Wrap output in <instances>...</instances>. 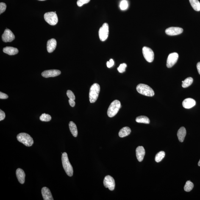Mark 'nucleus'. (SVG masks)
<instances>
[{
	"instance_id": "obj_36",
	"label": "nucleus",
	"mask_w": 200,
	"mask_h": 200,
	"mask_svg": "<svg viewBox=\"0 0 200 200\" xmlns=\"http://www.w3.org/2000/svg\"><path fill=\"white\" fill-rule=\"evenodd\" d=\"M8 98V96L6 94L1 93H0V99H7Z\"/></svg>"
},
{
	"instance_id": "obj_33",
	"label": "nucleus",
	"mask_w": 200,
	"mask_h": 200,
	"mask_svg": "<svg viewBox=\"0 0 200 200\" xmlns=\"http://www.w3.org/2000/svg\"><path fill=\"white\" fill-rule=\"evenodd\" d=\"M6 8H7V5L5 3L3 2L0 3V14H1L5 11Z\"/></svg>"
},
{
	"instance_id": "obj_6",
	"label": "nucleus",
	"mask_w": 200,
	"mask_h": 200,
	"mask_svg": "<svg viewBox=\"0 0 200 200\" xmlns=\"http://www.w3.org/2000/svg\"><path fill=\"white\" fill-rule=\"evenodd\" d=\"M45 21L51 25H55L58 22V19L57 14L54 12H49L44 15Z\"/></svg>"
},
{
	"instance_id": "obj_39",
	"label": "nucleus",
	"mask_w": 200,
	"mask_h": 200,
	"mask_svg": "<svg viewBox=\"0 0 200 200\" xmlns=\"http://www.w3.org/2000/svg\"><path fill=\"white\" fill-rule=\"evenodd\" d=\"M198 165L199 166H200V160H199V162H198Z\"/></svg>"
},
{
	"instance_id": "obj_34",
	"label": "nucleus",
	"mask_w": 200,
	"mask_h": 200,
	"mask_svg": "<svg viewBox=\"0 0 200 200\" xmlns=\"http://www.w3.org/2000/svg\"><path fill=\"white\" fill-rule=\"evenodd\" d=\"M114 64V62L112 59H110L109 61H107V66L108 68H110L113 66Z\"/></svg>"
},
{
	"instance_id": "obj_40",
	"label": "nucleus",
	"mask_w": 200,
	"mask_h": 200,
	"mask_svg": "<svg viewBox=\"0 0 200 200\" xmlns=\"http://www.w3.org/2000/svg\"><path fill=\"white\" fill-rule=\"evenodd\" d=\"M39 1H45V0H39Z\"/></svg>"
},
{
	"instance_id": "obj_24",
	"label": "nucleus",
	"mask_w": 200,
	"mask_h": 200,
	"mask_svg": "<svg viewBox=\"0 0 200 200\" xmlns=\"http://www.w3.org/2000/svg\"><path fill=\"white\" fill-rule=\"evenodd\" d=\"M190 4L196 11H200V3L198 0H189Z\"/></svg>"
},
{
	"instance_id": "obj_22",
	"label": "nucleus",
	"mask_w": 200,
	"mask_h": 200,
	"mask_svg": "<svg viewBox=\"0 0 200 200\" xmlns=\"http://www.w3.org/2000/svg\"><path fill=\"white\" fill-rule=\"evenodd\" d=\"M69 128L70 131L73 137H76L78 134V131L76 125L72 121H71L69 123Z\"/></svg>"
},
{
	"instance_id": "obj_7",
	"label": "nucleus",
	"mask_w": 200,
	"mask_h": 200,
	"mask_svg": "<svg viewBox=\"0 0 200 200\" xmlns=\"http://www.w3.org/2000/svg\"><path fill=\"white\" fill-rule=\"evenodd\" d=\"M109 33V25L107 23H104L100 28L99 31V35L100 40L101 41H105L108 37Z\"/></svg>"
},
{
	"instance_id": "obj_9",
	"label": "nucleus",
	"mask_w": 200,
	"mask_h": 200,
	"mask_svg": "<svg viewBox=\"0 0 200 200\" xmlns=\"http://www.w3.org/2000/svg\"><path fill=\"white\" fill-rule=\"evenodd\" d=\"M104 184L106 188L112 191L114 190L115 186V181L113 177L110 175H107L104 178Z\"/></svg>"
},
{
	"instance_id": "obj_18",
	"label": "nucleus",
	"mask_w": 200,
	"mask_h": 200,
	"mask_svg": "<svg viewBox=\"0 0 200 200\" xmlns=\"http://www.w3.org/2000/svg\"><path fill=\"white\" fill-rule=\"evenodd\" d=\"M16 175L19 182L21 184H24L26 176L24 171L21 168H18L16 171Z\"/></svg>"
},
{
	"instance_id": "obj_17",
	"label": "nucleus",
	"mask_w": 200,
	"mask_h": 200,
	"mask_svg": "<svg viewBox=\"0 0 200 200\" xmlns=\"http://www.w3.org/2000/svg\"><path fill=\"white\" fill-rule=\"evenodd\" d=\"M57 41L54 39H51L48 40L47 43V49L49 53L52 52L57 46Z\"/></svg>"
},
{
	"instance_id": "obj_19",
	"label": "nucleus",
	"mask_w": 200,
	"mask_h": 200,
	"mask_svg": "<svg viewBox=\"0 0 200 200\" xmlns=\"http://www.w3.org/2000/svg\"><path fill=\"white\" fill-rule=\"evenodd\" d=\"M3 51L9 55H14L19 52L18 50L16 48L12 47L7 46L3 49Z\"/></svg>"
},
{
	"instance_id": "obj_30",
	"label": "nucleus",
	"mask_w": 200,
	"mask_h": 200,
	"mask_svg": "<svg viewBox=\"0 0 200 200\" xmlns=\"http://www.w3.org/2000/svg\"><path fill=\"white\" fill-rule=\"evenodd\" d=\"M126 67H127V65L126 63H123L121 64L117 69L119 73H122L125 71Z\"/></svg>"
},
{
	"instance_id": "obj_10",
	"label": "nucleus",
	"mask_w": 200,
	"mask_h": 200,
	"mask_svg": "<svg viewBox=\"0 0 200 200\" xmlns=\"http://www.w3.org/2000/svg\"><path fill=\"white\" fill-rule=\"evenodd\" d=\"M178 57L179 55L177 53L174 52L170 54L167 60V67L168 68H171L177 62Z\"/></svg>"
},
{
	"instance_id": "obj_31",
	"label": "nucleus",
	"mask_w": 200,
	"mask_h": 200,
	"mask_svg": "<svg viewBox=\"0 0 200 200\" xmlns=\"http://www.w3.org/2000/svg\"><path fill=\"white\" fill-rule=\"evenodd\" d=\"M90 0H78L77 4L79 7H82L84 4H87L90 2Z\"/></svg>"
},
{
	"instance_id": "obj_3",
	"label": "nucleus",
	"mask_w": 200,
	"mask_h": 200,
	"mask_svg": "<svg viewBox=\"0 0 200 200\" xmlns=\"http://www.w3.org/2000/svg\"><path fill=\"white\" fill-rule=\"evenodd\" d=\"M100 91V87L99 84H94L90 89L89 98L91 103L95 102L97 100Z\"/></svg>"
},
{
	"instance_id": "obj_32",
	"label": "nucleus",
	"mask_w": 200,
	"mask_h": 200,
	"mask_svg": "<svg viewBox=\"0 0 200 200\" xmlns=\"http://www.w3.org/2000/svg\"><path fill=\"white\" fill-rule=\"evenodd\" d=\"M67 95L70 99L75 100V96L74 93L71 90H68L67 91Z\"/></svg>"
},
{
	"instance_id": "obj_16",
	"label": "nucleus",
	"mask_w": 200,
	"mask_h": 200,
	"mask_svg": "<svg viewBox=\"0 0 200 200\" xmlns=\"http://www.w3.org/2000/svg\"><path fill=\"white\" fill-rule=\"evenodd\" d=\"M42 194L44 200H53V198L51 191L46 187H43L42 189Z\"/></svg>"
},
{
	"instance_id": "obj_14",
	"label": "nucleus",
	"mask_w": 200,
	"mask_h": 200,
	"mask_svg": "<svg viewBox=\"0 0 200 200\" xmlns=\"http://www.w3.org/2000/svg\"><path fill=\"white\" fill-rule=\"evenodd\" d=\"M136 153L137 160L140 162L143 161L145 154V151L143 147H137L136 150Z\"/></svg>"
},
{
	"instance_id": "obj_11",
	"label": "nucleus",
	"mask_w": 200,
	"mask_h": 200,
	"mask_svg": "<svg viewBox=\"0 0 200 200\" xmlns=\"http://www.w3.org/2000/svg\"><path fill=\"white\" fill-rule=\"evenodd\" d=\"M15 36L12 31L7 29L4 31L2 35V40L4 43L11 42L14 40Z\"/></svg>"
},
{
	"instance_id": "obj_28",
	"label": "nucleus",
	"mask_w": 200,
	"mask_h": 200,
	"mask_svg": "<svg viewBox=\"0 0 200 200\" xmlns=\"http://www.w3.org/2000/svg\"><path fill=\"white\" fill-rule=\"evenodd\" d=\"M51 116L47 114L43 113L40 117V121L43 122H49L51 121Z\"/></svg>"
},
{
	"instance_id": "obj_35",
	"label": "nucleus",
	"mask_w": 200,
	"mask_h": 200,
	"mask_svg": "<svg viewBox=\"0 0 200 200\" xmlns=\"http://www.w3.org/2000/svg\"><path fill=\"white\" fill-rule=\"evenodd\" d=\"M5 118V114L2 110H0V121H2Z\"/></svg>"
},
{
	"instance_id": "obj_25",
	"label": "nucleus",
	"mask_w": 200,
	"mask_h": 200,
	"mask_svg": "<svg viewBox=\"0 0 200 200\" xmlns=\"http://www.w3.org/2000/svg\"><path fill=\"white\" fill-rule=\"evenodd\" d=\"M193 82V79L191 77L187 78L184 81H182V87L184 88L190 87Z\"/></svg>"
},
{
	"instance_id": "obj_37",
	"label": "nucleus",
	"mask_w": 200,
	"mask_h": 200,
	"mask_svg": "<svg viewBox=\"0 0 200 200\" xmlns=\"http://www.w3.org/2000/svg\"><path fill=\"white\" fill-rule=\"evenodd\" d=\"M69 104L71 107H74L75 105V102L74 100L69 99Z\"/></svg>"
},
{
	"instance_id": "obj_13",
	"label": "nucleus",
	"mask_w": 200,
	"mask_h": 200,
	"mask_svg": "<svg viewBox=\"0 0 200 200\" xmlns=\"http://www.w3.org/2000/svg\"><path fill=\"white\" fill-rule=\"evenodd\" d=\"M61 74V72L58 70L53 69L46 70L42 73V75L43 77L48 78L54 77L59 75Z\"/></svg>"
},
{
	"instance_id": "obj_21",
	"label": "nucleus",
	"mask_w": 200,
	"mask_h": 200,
	"mask_svg": "<svg viewBox=\"0 0 200 200\" xmlns=\"http://www.w3.org/2000/svg\"><path fill=\"white\" fill-rule=\"evenodd\" d=\"M131 130L128 127H123L120 130L119 133V136L121 137H123L128 136L130 134Z\"/></svg>"
},
{
	"instance_id": "obj_27",
	"label": "nucleus",
	"mask_w": 200,
	"mask_h": 200,
	"mask_svg": "<svg viewBox=\"0 0 200 200\" xmlns=\"http://www.w3.org/2000/svg\"><path fill=\"white\" fill-rule=\"evenodd\" d=\"M194 185L193 182L190 181H187L186 183L185 187H184V190L186 192H190L193 188Z\"/></svg>"
},
{
	"instance_id": "obj_1",
	"label": "nucleus",
	"mask_w": 200,
	"mask_h": 200,
	"mask_svg": "<svg viewBox=\"0 0 200 200\" xmlns=\"http://www.w3.org/2000/svg\"><path fill=\"white\" fill-rule=\"evenodd\" d=\"M62 161L63 168L68 176L71 177L73 175V169L71 163L69 160L68 154L64 152L62 156Z\"/></svg>"
},
{
	"instance_id": "obj_15",
	"label": "nucleus",
	"mask_w": 200,
	"mask_h": 200,
	"mask_svg": "<svg viewBox=\"0 0 200 200\" xmlns=\"http://www.w3.org/2000/svg\"><path fill=\"white\" fill-rule=\"evenodd\" d=\"M196 101L192 98H188L184 100L182 102V105L185 109H190L196 105Z\"/></svg>"
},
{
	"instance_id": "obj_2",
	"label": "nucleus",
	"mask_w": 200,
	"mask_h": 200,
	"mask_svg": "<svg viewBox=\"0 0 200 200\" xmlns=\"http://www.w3.org/2000/svg\"><path fill=\"white\" fill-rule=\"evenodd\" d=\"M121 102L118 100H115L111 103L108 109L107 114L110 118L115 116L118 113L121 107Z\"/></svg>"
},
{
	"instance_id": "obj_29",
	"label": "nucleus",
	"mask_w": 200,
	"mask_h": 200,
	"mask_svg": "<svg viewBox=\"0 0 200 200\" xmlns=\"http://www.w3.org/2000/svg\"><path fill=\"white\" fill-rule=\"evenodd\" d=\"M128 1L126 0H123L120 3V9L122 10H126L128 8Z\"/></svg>"
},
{
	"instance_id": "obj_8",
	"label": "nucleus",
	"mask_w": 200,
	"mask_h": 200,
	"mask_svg": "<svg viewBox=\"0 0 200 200\" xmlns=\"http://www.w3.org/2000/svg\"><path fill=\"white\" fill-rule=\"evenodd\" d=\"M143 57L149 63L153 62L154 58V54L151 48L147 47H144L143 49Z\"/></svg>"
},
{
	"instance_id": "obj_5",
	"label": "nucleus",
	"mask_w": 200,
	"mask_h": 200,
	"mask_svg": "<svg viewBox=\"0 0 200 200\" xmlns=\"http://www.w3.org/2000/svg\"><path fill=\"white\" fill-rule=\"evenodd\" d=\"M17 140L26 146H32L34 144L33 139L29 134L25 133H21L17 136Z\"/></svg>"
},
{
	"instance_id": "obj_23",
	"label": "nucleus",
	"mask_w": 200,
	"mask_h": 200,
	"mask_svg": "<svg viewBox=\"0 0 200 200\" xmlns=\"http://www.w3.org/2000/svg\"><path fill=\"white\" fill-rule=\"evenodd\" d=\"M136 121L137 123H143L145 124H149L150 120L148 117L144 116H141L136 118Z\"/></svg>"
},
{
	"instance_id": "obj_26",
	"label": "nucleus",
	"mask_w": 200,
	"mask_h": 200,
	"mask_svg": "<svg viewBox=\"0 0 200 200\" xmlns=\"http://www.w3.org/2000/svg\"><path fill=\"white\" fill-rule=\"evenodd\" d=\"M165 155V153L164 151H160L156 154L155 157V161L159 162L164 158Z\"/></svg>"
},
{
	"instance_id": "obj_20",
	"label": "nucleus",
	"mask_w": 200,
	"mask_h": 200,
	"mask_svg": "<svg viewBox=\"0 0 200 200\" xmlns=\"http://www.w3.org/2000/svg\"><path fill=\"white\" fill-rule=\"evenodd\" d=\"M187 134V131L185 127H182L178 131L177 136L179 141L181 143L183 142Z\"/></svg>"
},
{
	"instance_id": "obj_12",
	"label": "nucleus",
	"mask_w": 200,
	"mask_h": 200,
	"mask_svg": "<svg viewBox=\"0 0 200 200\" xmlns=\"http://www.w3.org/2000/svg\"><path fill=\"white\" fill-rule=\"evenodd\" d=\"M183 32V29L179 27H172L168 28L165 31L166 34L169 36L179 35Z\"/></svg>"
},
{
	"instance_id": "obj_38",
	"label": "nucleus",
	"mask_w": 200,
	"mask_h": 200,
	"mask_svg": "<svg viewBox=\"0 0 200 200\" xmlns=\"http://www.w3.org/2000/svg\"><path fill=\"white\" fill-rule=\"evenodd\" d=\"M196 66L198 73L200 75V62H198Z\"/></svg>"
},
{
	"instance_id": "obj_4",
	"label": "nucleus",
	"mask_w": 200,
	"mask_h": 200,
	"mask_svg": "<svg viewBox=\"0 0 200 200\" xmlns=\"http://www.w3.org/2000/svg\"><path fill=\"white\" fill-rule=\"evenodd\" d=\"M137 90L138 93L145 96L152 97L154 95V92L152 89L145 84H139L137 86Z\"/></svg>"
}]
</instances>
